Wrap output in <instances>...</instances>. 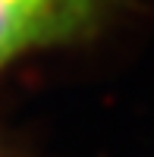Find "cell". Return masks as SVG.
I'll list each match as a JSON object with an SVG mask.
<instances>
[{"label":"cell","mask_w":154,"mask_h":157,"mask_svg":"<svg viewBox=\"0 0 154 157\" xmlns=\"http://www.w3.org/2000/svg\"><path fill=\"white\" fill-rule=\"evenodd\" d=\"M120 0H0V72L44 50L88 41Z\"/></svg>","instance_id":"1"},{"label":"cell","mask_w":154,"mask_h":157,"mask_svg":"<svg viewBox=\"0 0 154 157\" xmlns=\"http://www.w3.org/2000/svg\"><path fill=\"white\" fill-rule=\"evenodd\" d=\"M0 157H6V154H3V151H0Z\"/></svg>","instance_id":"2"}]
</instances>
